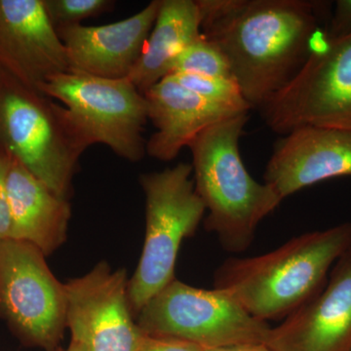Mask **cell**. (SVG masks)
I'll return each mask as SVG.
<instances>
[{
  "label": "cell",
  "instance_id": "1",
  "mask_svg": "<svg viewBox=\"0 0 351 351\" xmlns=\"http://www.w3.org/2000/svg\"><path fill=\"white\" fill-rule=\"evenodd\" d=\"M327 6L309 0H239L201 31L226 57L252 108H260L306 63Z\"/></svg>",
  "mask_w": 351,
  "mask_h": 351
},
{
  "label": "cell",
  "instance_id": "2",
  "mask_svg": "<svg viewBox=\"0 0 351 351\" xmlns=\"http://www.w3.org/2000/svg\"><path fill=\"white\" fill-rule=\"evenodd\" d=\"M351 249V223L304 233L249 258H230L217 269L215 288L269 323L285 319L322 290L332 265Z\"/></svg>",
  "mask_w": 351,
  "mask_h": 351
},
{
  "label": "cell",
  "instance_id": "3",
  "mask_svg": "<svg viewBox=\"0 0 351 351\" xmlns=\"http://www.w3.org/2000/svg\"><path fill=\"white\" fill-rule=\"evenodd\" d=\"M248 120L249 112H244L219 121L189 145L195 191L206 208L205 228L232 254L251 246L261 221L283 201L245 167L239 140Z\"/></svg>",
  "mask_w": 351,
  "mask_h": 351
},
{
  "label": "cell",
  "instance_id": "4",
  "mask_svg": "<svg viewBox=\"0 0 351 351\" xmlns=\"http://www.w3.org/2000/svg\"><path fill=\"white\" fill-rule=\"evenodd\" d=\"M0 149L17 159L57 195L66 198L86 147L64 106L2 71Z\"/></svg>",
  "mask_w": 351,
  "mask_h": 351
},
{
  "label": "cell",
  "instance_id": "5",
  "mask_svg": "<svg viewBox=\"0 0 351 351\" xmlns=\"http://www.w3.org/2000/svg\"><path fill=\"white\" fill-rule=\"evenodd\" d=\"M191 175L193 166L186 163L141 175L145 196V235L142 256L128 284L134 316L176 279L182 241L195 234L206 215Z\"/></svg>",
  "mask_w": 351,
  "mask_h": 351
},
{
  "label": "cell",
  "instance_id": "6",
  "mask_svg": "<svg viewBox=\"0 0 351 351\" xmlns=\"http://www.w3.org/2000/svg\"><path fill=\"white\" fill-rule=\"evenodd\" d=\"M41 94L63 104L86 149L103 144L131 162L144 158L147 101L128 77L110 80L71 71L50 78Z\"/></svg>",
  "mask_w": 351,
  "mask_h": 351
},
{
  "label": "cell",
  "instance_id": "7",
  "mask_svg": "<svg viewBox=\"0 0 351 351\" xmlns=\"http://www.w3.org/2000/svg\"><path fill=\"white\" fill-rule=\"evenodd\" d=\"M147 335L203 348L265 343L271 326L251 315L230 293L193 287L174 279L136 316Z\"/></svg>",
  "mask_w": 351,
  "mask_h": 351
},
{
  "label": "cell",
  "instance_id": "8",
  "mask_svg": "<svg viewBox=\"0 0 351 351\" xmlns=\"http://www.w3.org/2000/svg\"><path fill=\"white\" fill-rule=\"evenodd\" d=\"M258 110L281 136L302 127L351 132V34L316 38L299 73Z\"/></svg>",
  "mask_w": 351,
  "mask_h": 351
},
{
  "label": "cell",
  "instance_id": "9",
  "mask_svg": "<svg viewBox=\"0 0 351 351\" xmlns=\"http://www.w3.org/2000/svg\"><path fill=\"white\" fill-rule=\"evenodd\" d=\"M45 257L27 242H0V309L25 339L52 348L66 327V302Z\"/></svg>",
  "mask_w": 351,
  "mask_h": 351
},
{
  "label": "cell",
  "instance_id": "10",
  "mask_svg": "<svg viewBox=\"0 0 351 351\" xmlns=\"http://www.w3.org/2000/svg\"><path fill=\"white\" fill-rule=\"evenodd\" d=\"M125 270L100 263L64 284L66 327L85 351H137L145 334L134 319Z\"/></svg>",
  "mask_w": 351,
  "mask_h": 351
},
{
  "label": "cell",
  "instance_id": "11",
  "mask_svg": "<svg viewBox=\"0 0 351 351\" xmlns=\"http://www.w3.org/2000/svg\"><path fill=\"white\" fill-rule=\"evenodd\" d=\"M0 66L40 94L50 78L71 71L43 0H0Z\"/></svg>",
  "mask_w": 351,
  "mask_h": 351
},
{
  "label": "cell",
  "instance_id": "12",
  "mask_svg": "<svg viewBox=\"0 0 351 351\" xmlns=\"http://www.w3.org/2000/svg\"><path fill=\"white\" fill-rule=\"evenodd\" d=\"M265 343L272 351L351 350V249L322 290L271 327Z\"/></svg>",
  "mask_w": 351,
  "mask_h": 351
},
{
  "label": "cell",
  "instance_id": "13",
  "mask_svg": "<svg viewBox=\"0 0 351 351\" xmlns=\"http://www.w3.org/2000/svg\"><path fill=\"white\" fill-rule=\"evenodd\" d=\"M339 177H351V132L319 127H302L279 138L263 174L283 200Z\"/></svg>",
  "mask_w": 351,
  "mask_h": 351
},
{
  "label": "cell",
  "instance_id": "14",
  "mask_svg": "<svg viewBox=\"0 0 351 351\" xmlns=\"http://www.w3.org/2000/svg\"><path fill=\"white\" fill-rule=\"evenodd\" d=\"M161 0L112 24L76 25L57 31L66 47L71 71L110 80L130 75L156 23Z\"/></svg>",
  "mask_w": 351,
  "mask_h": 351
},
{
  "label": "cell",
  "instance_id": "15",
  "mask_svg": "<svg viewBox=\"0 0 351 351\" xmlns=\"http://www.w3.org/2000/svg\"><path fill=\"white\" fill-rule=\"evenodd\" d=\"M144 96L149 120L156 128L145 152L160 161L173 160L208 127L239 114L204 100L172 75L149 88Z\"/></svg>",
  "mask_w": 351,
  "mask_h": 351
},
{
  "label": "cell",
  "instance_id": "16",
  "mask_svg": "<svg viewBox=\"0 0 351 351\" xmlns=\"http://www.w3.org/2000/svg\"><path fill=\"white\" fill-rule=\"evenodd\" d=\"M7 156L9 239L34 245L44 255H49L66 239L71 206L66 198L57 195L17 159Z\"/></svg>",
  "mask_w": 351,
  "mask_h": 351
},
{
  "label": "cell",
  "instance_id": "17",
  "mask_svg": "<svg viewBox=\"0 0 351 351\" xmlns=\"http://www.w3.org/2000/svg\"><path fill=\"white\" fill-rule=\"evenodd\" d=\"M201 34L195 0H161L156 23L129 80L144 95L170 75L178 55Z\"/></svg>",
  "mask_w": 351,
  "mask_h": 351
},
{
  "label": "cell",
  "instance_id": "18",
  "mask_svg": "<svg viewBox=\"0 0 351 351\" xmlns=\"http://www.w3.org/2000/svg\"><path fill=\"white\" fill-rule=\"evenodd\" d=\"M171 75L174 76L175 80L181 83L182 86L188 88L215 106L234 113L250 112L251 105L245 99L234 78L188 73Z\"/></svg>",
  "mask_w": 351,
  "mask_h": 351
},
{
  "label": "cell",
  "instance_id": "19",
  "mask_svg": "<svg viewBox=\"0 0 351 351\" xmlns=\"http://www.w3.org/2000/svg\"><path fill=\"white\" fill-rule=\"evenodd\" d=\"M179 73L233 78L221 51L203 34L176 58L170 75Z\"/></svg>",
  "mask_w": 351,
  "mask_h": 351
},
{
  "label": "cell",
  "instance_id": "20",
  "mask_svg": "<svg viewBox=\"0 0 351 351\" xmlns=\"http://www.w3.org/2000/svg\"><path fill=\"white\" fill-rule=\"evenodd\" d=\"M44 8L56 31L80 25L82 21L110 12L112 0H43Z\"/></svg>",
  "mask_w": 351,
  "mask_h": 351
},
{
  "label": "cell",
  "instance_id": "21",
  "mask_svg": "<svg viewBox=\"0 0 351 351\" xmlns=\"http://www.w3.org/2000/svg\"><path fill=\"white\" fill-rule=\"evenodd\" d=\"M325 31L329 39L341 38L351 34V0L336 1L334 12Z\"/></svg>",
  "mask_w": 351,
  "mask_h": 351
},
{
  "label": "cell",
  "instance_id": "22",
  "mask_svg": "<svg viewBox=\"0 0 351 351\" xmlns=\"http://www.w3.org/2000/svg\"><path fill=\"white\" fill-rule=\"evenodd\" d=\"M8 156L0 149V242L9 239L11 228L10 209L6 191V173Z\"/></svg>",
  "mask_w": 351,
  "mask_h": 351
},
{
  "label": "cell",
  "instance_id": "23",
  "mask_svg": "<svg viewBox=\"0 0 351 351\" xmlns=\"http://www.w3.org/2000/svg\"><path fill=\"white\" fill-rule=\"evenodd\" d=\"M204 348L182 339L147 335L137 351H203Z\"/></svg>",
  "mask_w": 351,
  "mask_h": 351
},
{
  "label": "cell",
  "instance_id": "24",
  "mask_svg": "<svg viewBox=\"0 0 351 351\" xmlns=\"http://www.w3.org/2000/svg\"><path fill=\"white\" fill-rule=\"evenodd\" d=\"M203 351H272L265 343H244V345H237L223 346V348H204Z\"/></svg>",
  "mask_w": 351,
  "mask_h": 351
},
{
  "label": "cell",
  "instance_id": "25",
  "mask_svg": "<svg viewBox=\"0 0 351 351\" xmlns=\"http://www.w3.org/2000/svg\"><path fill=\"white\" fill-rule=\"evenodd\" d=\"M66 351H85L83 350V348L82 346L80 345V343H76L75 341H73V339H71V343H69L68 350Z\"/></svg>",
  "mask_w": 351,
  "mask_h": 351
},
{
  "label": "cell",
  "instance_id": "26",
  "mask_svg": "<svg viewBox=\"0 0 351 351\" xmlns=\"http://www.w3.org/2000/svg\"><path fill=\"white\" fill-rule=\"evenodd\" d=\"M2 71H3V69H2L1 66H0V76H1Z\"/></svg>",
  "mask_w": 351,
  "mask_h": 351
},
{
  "label": "cell",
  "instance_id": "27",
  "mask_svg": "<svg viewBox=\"0 0 351 351\" xmlns=\"http://www.w3.org/2000/svg\"><path fill=\"white\" fill-rule=\"evenodd\" d=\"M351 351V350H350Z\"/></svg>",
  "mask_w": 351,
  "mask_h": 351
}]
</instances>
